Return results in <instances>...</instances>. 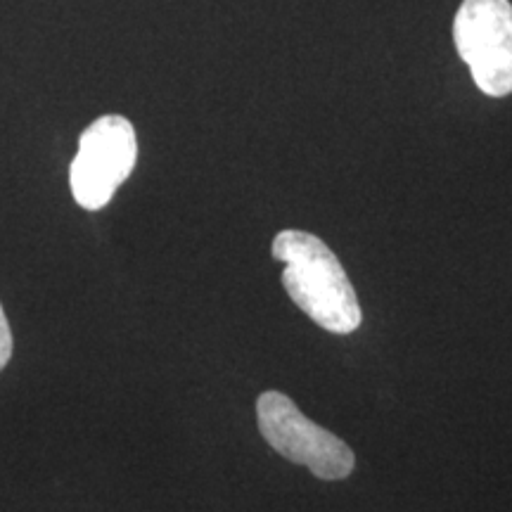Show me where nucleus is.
Wrapping results in <instances>:
<instances>
[{
    "label": "nucleus",
    "instance_id": "obj_5",
    "mask_svg": "<svg viewBox=\"0 0 512 512\" xmlns=\"http://www.w3.org/2000/svg\"><path fill=\"white\" fill-rule=\"evenodd\" d=\"M12 351H15V339H12V330L8 323V316H5L3 304H0V373L8 368Z\"/></svg>",
    "mask_w": 512,
    "mask_h": 512
},
{
    "label": "nucleus",
    "instance_id": "obj_2",
    "mask_svg": "<svg viewBox=\"0 0 512 512\" xmlns=\"http://www.w3.org/2000/svg\"><path fill=\"white\" fill-rule=\"evenodd\" d=\"M259 432L280 456L294 465L309 467L325 482L347 479L356 467L354 451L337 434L306 418L283 392H264L256 399Z\"/></svg>",
    "mask_w": 512,
    "mask_h": 512
},
{
    "label": "nucleus",
    "instance_id": "obj_1",
    "mask_svg": "<svg viewBox=\"0 0 512 512\" xmlns=\"http://www.w3.org/2000/svg\"><path fill=\"white\" fill-rule=\"evenodd\" d=\"M273 256L283 261V285L313 323L335 335L361 328V304L335 252L306 230H283L273 240Z\"/></svg>",
    "mask_w": 512,
    "mask_h": 512
},
{
    "label": "nucleus",
    "instance_id": "obj_3",
    "mask_svg": "<svg viewBox=\"0 0 512 512\" xmlns=\"http://www.w3.org/2000/svg\"><path fill=\"white\" fill-rule=\"evenodd\" d=\"M138 162L136 128L121 114L95 119L79 138L69 185L79 207L98 211L110 204L119 185L131 176Z\"/></svg>",
    "mask_w": 512,
    "mask_h": 512
},
{
    "label": "nucleus",
    "instance_id": "obj_4",
    "mask_svg": "<svg viewBox=\"0 0 512 512\" xmlns=\"http://www.w3.org/2000/svg\"><path fill=\"white\" fill-rule=\"evenodd\" d=\"M453 41L479 91L489 98L512 93L510 0H463L453 22Z\"/></svg>",
    "mask_w": 512,
    "mask_h": 512
}]
</instances>
